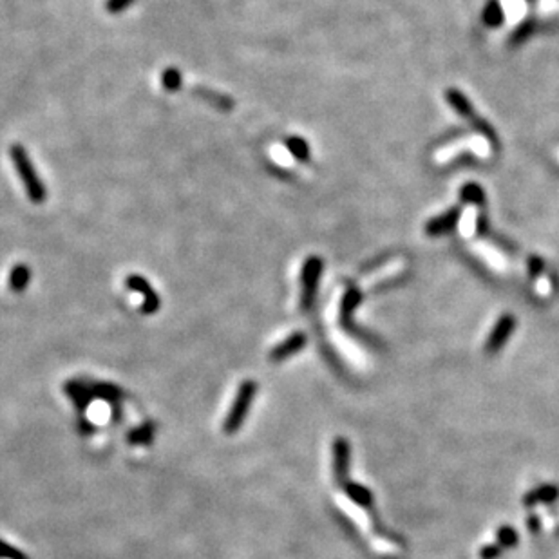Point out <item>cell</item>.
Returning a JSON list of instances; mask_svg holds the SVG:
<instances>
[{"mask_svg": "<svg viewBox=\"0 0 559 559\" xmlns=\"http://www.w3.org/2000/svg\"><path fill=\"white\" fill-rule=\"evenodd\" d=\"M0 558L2 559H29L28 556L22 554L20 550H17L15 547L8 545V543L2 540H0Z\"/></svg>", "mask_w": 559, "mask_h": 559, "instance_id": "obj_19", "label": "cell"}, {"mask_svg": "<svg viewBox=\"0 0 559 559\" xmlns=\"http://www.w3.org/2000/svg\"><path fill=\"white\" fill-rule=\"evenodd\" d=\"M320 273H322V261L320 257H308V261L302 266V297H301V304L302 308H310L313 304V299L317 295V288H319V281H320Z\"/></svg>", "mask_w": 559, "mask_h": 559, "instance_id": "obj_4", "label": "cell"}, {"mask_svg": "<svg viewBox=\"0 0 559 559\" xmlns=\"http://www.w3.org/2000/svg\"><path fill=\"white\" fill-rule=\"evenodd\" d=\"M134 0H107V10L111 13H120L132 4Z\"/></svg>", "mask_w": 559, "mask_h": 559, "instance_id": "obj_21", "label": "cell"}, {"mask_svg": "<svg viewBox=\"0 0 559 559\" xmlns=\"http://www.w3.org/2000/svg\"><path fill=\"white\" fill-rule=\"evenodd\" d=\"M348 493L355 502H360V505H367L372 502V494L367 493L364 487H358V485H348Z\"/></svg>", "mask_w": 559, "mask_h": 559, "instance_id": "obj_18", "label": "cell"}, {"mask_svg": "<svg viewBox=\"0 0 559 559\" xmlns=\"http://www.w3.org/2000/svg\"><path fill=\"white\" fill-rule=\"evenodd\" d=\"M513 328H514L513 317H511V315L503 317V319L498 322V326H496V329H494V333L491 335L489 342H487V351H496V349L507 340V337L511 335Z\"/></svg>", "mask_w": 559, "mask_h": 559, "instance_id": "obj_9", "label": "cell"}, {"mask_svg": "<svg viewBox=\"0 0 559 559\" xmlns=\"http://www.w3.org/2000/svg\"><path fill=\"white\" fill-rule=\"evenodd\" d=\"M464 198H467L469 201H478L482 198V192H479V188L476 185H467L464 188Z\"/></svg>", "mask_w": 559, "mask_h": 559, "instance_id": "obj_22", "label": "cell"}, {"mask_svg": "<svg viewBox=\"0 0 559 559\" xmlns=\"http://www.w3.org/2000/svg\"><path fill=\"white\" fill-rule=\"evenodd\" d=\"M405 268H407V261H405V259H395V261H391V263H385L384 266H381L378 270L372 272L366 279H364V286H375V284L385 281V279L395 277V275L404 272Z\"/></svg>", "mask_w": 559, "mask_h": 559, "instance_id": "obj_8", "label": "cell"}, {"mask_svg": "<svg viewBox=\"0 0 559 559\" xmlns=\"http://www.w3.org/2000/svg\"><path fill=\"white\" fill-rule=\"evenodd\" d=\"M125 286H127L129 290L136 291V293H140V295L143 297L141 313L152 315L161 308V297L156 293L154 288L151 286V282L147 281L145 277L136 275V273H134V275H129V277L125 279Z\"/></svg>", "mask_w": 559, "mask_h": 559, "instance_id": "obj_5", "label": "cell"}, {"mask_svg": "<svg viewBox=\"0 0 559 559\" xmlns=\"http://www.w3.org/2000/svg\"><path fill=\"white\" fill-rule=\"evenodd\" d=\"M346 469H348V442L337 440V443H335V470L340 476Z\"/></svg>", "mask_w": 559, "mask_h": 559, "instance_id": "obj_15", "label": "cell"}, {"mask_svg": "<svg viewBox=\"0 0 559 559\" xmlns=\"http://www.w3.org/2000/svg\"><path fill=\"white\" fill-rule=\"evenodd\" d=\"M306 335L304 333H293L288 338H284L281 344H277L275 348L270 351V360L272 362H282L284 358L295 355L297 351H301L306 346Z\"/></svg>", "mask_w": 559, "mask_h": 559, "instance_id": "obj_7", "label": "cell"}, {"mask_svg": "<svg viewBox=\"0 0 559 559\" xmlns=\"http://www.w3.org/2000/svg\"><path fill=\"white\" fill-rule=\"evenodd\" d=\"M452 217H455V214H447V216L438 217V219H432L428 225V232L429 234H440V232L447 230L452 225Z\"/></svg>", "mask_w": 559, "mask_h": 559, "instance_id": "obj_17", "label": "cell"}, {"mask_svg": "<svg viewBox=\"0 0 559 559\" xmlns=\"http://www.w3.org/2000/svg\"><path fill=\"white\" fill-rule=\"evenodd\" d=\"M10 156L11 161H13L15 165V169L19 172L20 181H22L24 188H26L28 198L31 199V203H35V205H42L47 198L46 185H44L42 179L38 178L37 169H35V165L33 161H31V158H29L28 151H26L22 145L17 143V145H11Z\"/></svg>", "mask_w": 559, "mask_h": 559, "instance_id": "obj_1", "label": "cell"}, {"mask_svg": "<svg viewBox=\"0 0 559 559\" xmlns=\"http://www.w3.org/2000/svg\"><path fill=\"white\" fill-rule=\"evenodd\" d=\"M181 82H183L181 73L176 67H167L163 76H161V84H163L167 93H176V91L181 89Z\"/></svg>", "mask_w": 559, "mask_h": 559, "instance_id": "obj_14", "label": "cell"}, {"mask_svg": "<svg viewBox=\"0 0 559 559\" xmlns=\"http://www.w3.org/2000/svg\"><path fill=\"white\" fill-rule=\"evenodd\" d=\"M500 8L508 24H517L526 13L525 0H500Z\"/></svg>", "mask_w": 559, "mask_h": 559, "instance_id": "obj_10", "label": "cell"}, {"mask_svg": "<svg viewBox=\"0 0 559 559\" xmlns=\"http://www.w3.org/2000/svg\"><path fill=\"white\" fill-rule=\"evenodd\" d=\"M447 96H449V102H451L452 107H455L456 111L460 113V116H461V114H464V116H470L469 104H467V100L464 98V96H461L460 93H456V91H449V94H447Z\"/></svg>", "mask_w": 559, "mask_h": 559, "instance_id": "obj_16", "label": "cell"}, {"mask_svg": "<svg viewBox=\"0 0 559 559\" xmlns=\"http://www.w3.org/2000/svg\"><path fill=\"white\" fill-rule=\"evenodd\" d=\"M286 149L290 151V154L299 161H308V158H310V147H308V143L299 136L288 138Z\"/></svg>", "mask_w": 559, "mask_h": 559, "instance_id": "obj_13", "label": "cell"}, {"mask_svg": "<svg viewBox=\"0 0 559 559\" xmlns=\"http://www.w3.org/2000/svg\"><path fill=\"white\" fill-rule=\"evenodd\" d=\"M476 223H478V208L475 205H469L466 210L461 212L460 225H458L461 237L470 239L476 232Z\"/></svg>", "mask_w": 559, "mask_h": 559, "instance_id": "obj_12", "label": "cell"}, {"mask_svg": "<svg viewBox=\"0 0 559 559\" xmlns=\"http://www.w3.org/2000/svg\"><path fill=\"white\" fill-rule=\"evenodd\" d=\"M536 290L540 291L541 295H549V293H550V279H547V277L538 279Z\"/></svg>", "mask_w": 559, "mask_h": 559, "instance_id": "obj_23", "label": "cell"}, {"mask_svg": "<svg viewBox=\"0 0 559 559\" xmlns=\"http://www.w3.org/2000/svg\"><path fill=\"white\" fill-rule=\"evenodd\" d=\"M503 19V13H502V8H500V4H493L489 6L487 10H485V20L489 24H498L500 20Z\"/></svg>", "mask_w": 559, "mask_h": 559, "instance_id": "obj_20", "label": "cell"}, {"mask_svg": "<svg viewBox=\"0 0 559 559\" xmlns=\"http://www.w3.org/2000/svg\"><path fill=\"white\" fill-rule=\"evenodd\" d=\"M255 393H257V384L254 381H245L239 385L234 404H232L230 411L226 414L225 425H223V431L226 434H234L243 425V422H245L250 413Z\"/></svg>", "mask_w": 559, "mask_h": 559, "instance_id": "obj_3", "label": "cell"}, {"mask_svg": "<svg viewBox=\"0 0 559 559\" xmlns=\"http://www.w3.org/2000/svg\"><path fill=\"white\" fill-rule=\"evenodd\" d=\"M31 282V270L26 264H17L13 270L10 272V279H8V284H10L11 290L15 293H22L28 284Z\"/></svg>", "mask_w": 559, "mask_h": 559, "instance_id": "obj_11", "label": "cell"}, {"mask_svg": "<svg viewBox=\"0 0 559 559\" xmlns=\"http://www.w3.org/2000/svg\"><path fill=\"white\" fill-rule=\"evenodd\" d=\"M473 152L475 156H478V158H489L491 154H493V147H491L489 140L484 136V134H473V136H467V138H460V140L452 141V143H447L446 147H442V149H438L437 152H434V161L440 165L447 163V161L455 160V158H458L460 154H464V152Z\"/></svg>", "mask_w": 559, "mask_h": 559, "instance_id": "obj_2", "label": "cell"}, {"mask_svg": "<svg viewBox=\"0 0 559 559\" xmlns=\"http://www.w3.org/2000/svg\"><path fill=\"white\" fill-rule=\"evenodd\" d=\"M470 250H473V252H475L487 266H491L494 272L503 273L508 270L507 257H505L496 246L489 245V243H485V241H476V243L470 245Z\"/></svg>", "mask_w": 559, "mask_h": 559, "instance_id": "obj_6", "label": "cell"}, {"mask_svg": "<svg viewBox=\"0 0 559 559\" xmlns=\"http://www.w3.org/2000/svg\"><path fill=\"white\" fill-rule=\"evenodd\" d=\"M558 160H559V149H558Z\"/></svg>", "mask_w": 559, "mask_h": 559, "instance_id": "obj_24", "label": "cell"}]
</instances>
